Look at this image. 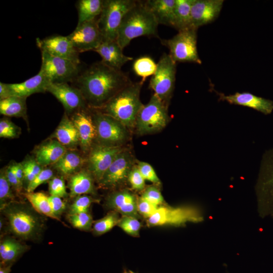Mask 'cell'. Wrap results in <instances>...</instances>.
<instances>
[{
    "mask_svg": "<svg viewBox=\"0 0 273 273\" xmlns=\"http://www.w3.org/2000/svg\"><path fill=\"white\" fill-rule=\"evenodd\" d=\"M131 82L126 73L101 61L81 70L72 83L81 91L87 105L101 108Z\"/></svg>",
    "mask_w": 273,
    "mask_h": 273,
    "instance_id": "6da1fadb",
    "label": "cell"
},
{
    "mask_svg": "<svg viewBox=\"0 0 273 273\" xmlns=\"http://www.w3.org/2000/svg\"><path fill=\"white\" fill-rule=\"evenodd\" d=\"M144 81L132 82L126 85L100 108L101 112L113 117L126 128L133 127L143 106L140 93Z\"/></svg>",
    "mask_w": 273,
    "mask_h": 273,
    "instance_id": "7a4b0ae2",
    "label": "cell"
},
{
    "mask_svg": "<svg viewBox=\"0 0 273 273\" xmlns=\"http://www.w3.org/2000/svg\"><path fill=\"white\" fill-rule=\"evenodd\" d=\"M158 23L144 2L137 1L124 16L116 40L122 49L134 38L142 36H158Z\"/></svg>",
    "mask_w": 273,
    "mask_h": 273,
    "instance_id": "3957f363",
    "label": "cell"
},
{
    "mask_svg": "<svg viewBox=\"0 0 273 273\" xmlns=\"http://www.w3.org/2000/svg\"><path fill=\"white\" fill-rule=\"evenodd\" d=\"M10 231L25 240H35L41 234L44 222L33 207L22 203L12 201L2 210Z\"/></svg>",
    "mask_w": 273,
    "mask_h": 273,
    "instance_id": "277c9868",
    "label": "cell"
},
{
    "mask_svg": "<svg viewBox=\"0 0 273 273\" xmlns=\"http://www.w3.org/2000/svg\"><path fill=\"white\" fill-rule=\"evenodd\" d=\"M255 191L259 215L273 218V148L262 155Z\"/></svg>",
    "mask_w": 273,
    "mask_h": 273,
    "instance_id": "5b68a950",
    "label": "cell"
},
{
    "mask_svg": "<svg viewBox=\"0 0 273 273\" xmlns=\"http://www.w3.org/2000/svg\"><path fill=\"white\" fill-rule=\"evenodd\" d=\"M167 106L153 94L137 115L135 124L137 132L145 135L156 133L164 129L169 120Z\"/></svg>",
    "mask_w": 273,
    "mask_h": 273,
    "instance_id": "8992f818",
    "label": "cell"
},
{
    "mask_svg": "<svg viewBox=\"0 0 273 273\" xmlns=\"http://www.w3.org/2000/svg\"><path fill=\"white\" fill-rule=\"evenodd\" d=\"M136 2L134 0H104L102 12L97 19L103 39L116 40L124 16Z\"/></svg>",
    "mask_w": 273,
    "mask_h": 273,
    "instance_id": "52a82bcc",
    "label": "cell"
},
{
    "mask_svg": "<svg viewBox=\"0 0 273 273\" xmlns=\"http://www.w3.org/2000/svg\"><path fill=\"white\" fill-rule=\"evenodd\" d=\"M197 29L190 27L178 31V33L170 39L162 41L168 48L169 55L175 63L202 64L197 47Z\"/></svg>",
    "mask_w": 273,
    "mask_h": 273,
    "instance_id": "ba28073f",
    "label": "cell"
},
{
    "mask_svg": "<svg viewBox=\"0 0 273 273\" xmlns=\"http://www.w3.org/2000/svg\"><path fill=\"white\" fill-rule=\"evenodd\" d=\"M176 72V63L169 54L163 53L157 63L155 73L152 76L149 87L166 105L174 90Z\"/></svg>",
    "mask_w": 273,
    "mask_h": 273,
    "instance_id": "9c48e42d",
    "label": "cell"
},
{
    "mask_svg": "<svg viewBox=\"0 0 273 273\" xmlns=\"http://www.w3.org/2000/svg\"><path fill=\"white\" fill-rule=\"evenodd\" d=\"M40 71L51 83L72 82L81 70L80 64L41 52Z\"/></svg>",
    "mask_w": 273,
    "mask_h": 273,
    "instance_id": "30bf717a",
    "label": "cell"
},
{
    "mask_svg": "<svg viewBox=\"0 0 273 273\" xmlns=\"http://www.w3.org/2000/svg\"><path fill=\"white\" fill-rule=\"evenodd\" d=\"M203 219L201 211L193 206H159L155 213L147 219V223L151 226H181L187 222H201Z\"/></svg>",
    "mask_w": 273,
    "mask_h": 273,
    "instance_id": "8fae6325",
    "label": "cell"
},
{
    "mask_svg": "<svg viewBox=\"0 0 273 273\" xmlns=\"http://www.w3.org/2000/svg\"><path fill=\"white\" fill-rule=\"evenodd\" d=\"M97 138L101 144L119 146L127 139L126 127L113 117L102 112L93 115Z\"/></svg>",
    "mask_w": 273,
    "mask_h": 273,
    "instance_id": "7c38bea8",
    "label": "cell"
},
{
    "mask_svg": "<svg viewBox=\"0 0 273 273\" xmlns=\"http://www.w3.org/2000/svg\"><path fill=\"white\" fill-rule=\"evenodd\" d=\"M97 19L77 25L75 29L67 35L79 53L94 51L103 41V37L99 28Z\"/></svg>",
    "mask_w": 273,
    "mask_h": 273,
    "instance_id": "4fadbf2b",
    "label": "cell"
},
{
    "mask_svg": "<svg viewBox=\"0 0 273 273\" xmlns=\"http://www.w3.org/2000/svg\"><path fill=\"white\" fill-rule=\"evenodd\" d=\"M123 150L119 146L100 144L90 151L87 160L88 168L93 177L99 181L117 155Z\"/></svg>",
    "mask_w": 273,
    "mask_h": 273,
    "instance_id": "5bb4252c",
    "label": "cell"
},
{
    "mask_svg": "<svg viewBox=\"0 0 273 273\" xmlns=\"http://www.w3.org/2000/svg\"><path fill=\"white\" fill-rule=\"evenodd\" d=\"M36 43L40 52L80 64L79 53L67 36L53 35L42 39L37 38Z\"/></svg>",
    "mask_w": 273,
    "mask_h": 273,
    "instance_id": "9a60e30c",
    "label": "cell"
},
{
    "mask_svg": "<svg viewBox=\"0 0 273 273\" xmlns=\"http://www.w3.org/2000/svg\"><path fill=\"white\" fill-rule=\"evenodd\" d=\"M133 160L128 151L123 150L106 171L99 184L103 187H116L128 178L133 167Z\"/></svg>",
    "mask_w": 273,
    "mask_h": 273,
    "instance_id": "2e32d148",
    "label": "cell"
},
{
    "mask_svg": "<svg viewBox=\"0 0 273 273\" xmlns=\"http://www.w3.org/2000/svg\"><path fill=\"white\" fill-rule=\"evenodd\" d=\"M47 92L52 94L63 106L68 113L85 109L86 102L81 91L68 83H51Z\"/></svg>",
    "mask_w": 273,
    "mask_h": 273,
    "instance_id": "e0dca14e",
    "label": "cell"
},
{
    "mask_svg": "<svg viewBox=\"0 0 273 273\" xmlns=\"http://www.w3.org/2000/svg\"><path fill=\"white\" fill-rule=\"evenodd\" d=\"M223 0H194L191 8V27H199L213 21L219 16Z\"/></svg>",
    "mask_w": 273,
    "mask_h": 273,
    "instance_id": "ac0fdd59",
    "label": "cell"
},
{
    "mask_svg": "<svg viewBox=\"0 0 273 273\" xmlns=\"http://www.w3.org/2000/svg\"><path fill=\"white\" fill-rule=\"evenodd\" d=\"M219 99L225 101L231 104L247 107L262 113L268 115L273 111V101L257 96L250 93L237 92L233 95H225L222 93H218Z\"/></svg>",
    "mask_w": 273,
    "mask_h": 273,
    "instance_id": "d6986e66",
    "label": "cell"
},
{
    "mask_svg": "<svg viewBox=\"0 0 273 273\" xmlns=\"http://www.w3.org/2000/svg\"><path fill=\"white\" fill-rule=\"evenodd\" d=\"M116 40L103 39L94 50L101 57V61L106 65L121 70L123 65L131 61L132 57L125 56Z\"/></svg>",
    "mask_w": 273,
    "mask_h": 273,
    "instance_id": "ffe728a7",
    "label": "cell"
},
{
    "mask_svg": "<svg viewBox=\"0 0 273 273\" xmlns=\"http://www.w3.org/2000/svg\"><path fill=\"white\" fill-rule=\"evenodd\" d=\"M71 119L77 129L82 149L84 151L88 150L97 137L96 128L93 118L83 109L74 112Z\"/></svg>",
    "mask_w": 273,
    "mask_h": 273,
    "instance_id": "44dd1931",
    "label": "cell"
},
{
    "mask_svg": "<svg viewBox=\"0 0 273 273\" xmlns=\"http://www.w3.org/2000/svg\"><path fill=\"white\" fill-rule=\"evenodd\" d=\"M51 84L46 76L40 71L26 80L17 83H8L10 96L27 98L32 94L47 92Z\"/></svg>",
    "mask_w": 273,
    "mask_h": 273,
    "instance_id": "7402d4cb",
    "label": "cell"
},
{
    "mask_svg": "<svg viewBox=\"0 0 273 273\" xmlns=\"http://www.w3.org/2000/svg\"><path fill=\"white\" fill-rule=\"evenodd\" d=\"M137 201L135 196L128 191L114 192L109 196L106 203L108 207L123 216L137 218Z\"/></svg>",
    "mask_w": 273,
    "mask_h": 273,
    "instance_id": "603a6c76",
    "label": "cell"
},
{
    "mask_svg": "<svg viewBox=\"0 0 273 273\" xmlns=\"http://www.w3.org/2000/svg\"><path fill=\"white\" fill-rule=\"evenodd\" d=\"M176 0H147L143 2L158 24L173 27Z\"/></svg>",
    "mask_w": 273,
    "mask_h": 273,
    "instance_id": "cb8c5ba5",
    "label": "cell"
},
{
    "mask_svg": "<svg viewBox=\"0 0 273 273\" xmlns=\"http://www.w3.org/2000/svg\"><path fill=\"white\" fill-rule=\"evenodd\" d=\"M67 151L66 147L56 140L40 146L35 151V160L41 166L55 164Z\"/></svg>",
    "mask_w": 273,
    "mask_h": 273,
    "instance_id": "d4e9b609",
    "label": "cell"
},
{
    "mask_svg": "<svg viewBox=\"0 0 273 273\" xmlns=\"http://www.w3.org/2000/svg\"><path fill=\"white\" fill-rule=\"evenodd\" d=\"M68 188L71 197L94 194L95 189L94 177L89 171L80 170L71 175L68 183Z\"/></svg>",
    "mask_w": 273,
    "mask_h": 273,
    "instance_id": "484cf974",
    "label": "cell"
},
{
    "mask_svg": "<svg viewBox=\"0 0 273 273\" xmlns=\"http://www.w3.org/2000/svg\"><path fill=\"white\" fill-rule=\"evenodd\" d=\"M52 137L65 147L75 146L79 143L77 129L66 114L64 115Z\"/></svg>",
    "mask_w": 273,
    "mask_h": 273,
    "instance_id": "4316f807",
    "label": "cell"
},
{
    "mask_svg": "<svg viewBox=\"0 0 273 273\" xmlns=\"http://www.w3.org/2000/svg\"><path fill=\"white\" fill-rule=\"evenodd\" d=\"M26 249V246L15 239H4L0 243L1 265H12V263L24 253Z\"/></svg>",
    "mask_w": 273,
    "mask_h": 273,
    "instance_id": "83f0119b",
    "label": "cell"
},
{
    "mask_svg": "<svg viewBox=\"0 0 273 273\" xmlns=\"http://www.w3.org/2000/svg\"><path fill=\"white\" fill-rule=\"evenodd\" d=\"M104 0H79L76 7L78 12L77 25L97 19L100 15Z\"/></svg>",
    "mask_w": 273,
    "mask_h": 273,
    "instance_id": "f1b7e54d",
    "label": "cell"
},
{
    "mask_svg": "<svg viewBox=\"0 0 273 273\" xmlns=\"http://www.w3.org/2000/svg\"><path fill=\"white\" fill-rule=\"evenodd\" d=\"M26 98L11 96L0 100V113L2 115L16 117H26Z\"/></svg>",
    "mask_w": 273,
    "mask_h": 273,
    "instance_id": "f546056e",
    "label": "cell"
},
{
    "mask_svg": "<svg viewBox=\"0 0 273 273\" xmlns=\"http://www.w3.org/2000/svg\"><path fill=\"white\" fill-rule=\"evenodd\" d=\"M83 159L76 152L67 151L54 164L55 168L64 175H72L82 166Z\"/></svg>",
    "mask_w": 273,
    "mask_h": 273,
    "instance_id": "4dcf8cb0",
    "label": "cell"
},
{
    "mask_svg": "<svg viewBox=\"0 0 273 273\" xmlns=\"http://www.w3.org/2000/svg\"><path fill=\"white\" fill-rule=\"evenodd\" d=\"M194 0H176L173 27L178 31L191 27V8Z\"/></svg>",
    "mask_w": 273,
    "mask_h": 273,
    "instance_id": "1f68e13d",
    "label": "cell"
},
{
    "mask_svg": "<svg viewBox=\"0 0 273 273\" xmlns=\"http://www.w3.org/2000/svg\"><path fill=\"white\" fill-rule=\"evenodd\" d=\"M25 196L32 207L38 213L60 221L53 214L49 200V197L42 192H26Z\"/></svg>",
    "mask_w": 273,
    "mask_h": 273,
    "instance_id": "d6a6232c",
    "label": "cell"
},
{
    "mask_svg": "<svg viewBox=\"0 0 273 273\" xmlns=\"http://www.w3.org/2000/svg\"><path fill=\"white\" fill-rule=\"evenodd\" d=\"M157 63L149 57L145 56L135 60L133 64V70L138 76L145 81L146 78L152 76L155 72Z\"/></svg>",
    "mask_w": 273,
    "mask_h": 273,
    "instance_id": "836d02e7",
    "label": "cell"
},
{
    "mask_svg": "<svg viewBox=\"0 0 273 273\" xmlns=\"http://www.w3.org/2000/svg\"><path fill=\"white\" fill-rule=\"evenodd\" d=\"M119 219L117 212L111 211L102 218L94 222L93 232L98 235L104 234L117 225Z\"/></svg>",
    "mask_w": 273,
    "mask_h": 273,
    "instance_id": "e575fe53",
    "label": "cell"
},
{
    "mask_svg": "<svg viewBox=\"0 0 273 273\" xmlns=\"http://www.w3.org/2000/svg\"><path fill=\"white\" fill-rule=\"evenodd\" d=\"M5 173L1 169L0 173V207L2 210L7 204L13 201L14 195Z\"/></svg>",
    "mask_w": 273,
    "mask_h": 273,
    "instance_id": "d590c367",
    "label": "cell"
},
{
    "mask_svg": "<svg viewBox=\"0 0 273 273\" xmlns=\"http://www.w3.org/2000/svg\"><path fill=\"white\" fill-rule=\"evenodd\" d=\"M67 218L75 228L82 231H89L93 224V218L88 212L69 214Z\"/></svg>",
    "mask_w": 273,
    "mask_h": 273,
    "instance_id": "8d00e7d4",
    "label": "cell"
},
{
    "mask_svg": "<svg viewBox=\"0 0 273 273\" xmlns=\"http://www.w3.org/2000/svg\"><path fill=\"white\" fill-rule=\"evenodd\" d=\"M117 225L126 233L131 236L138 237L139 236L141 224L136 217L123 216L119 219Z\"/></svg>",
    "mask_w": 273,
    "mask_h": 273,
    "instance_id": "74e56055",
    "label": "cell"
},
{
    "mask_svg": "<svg viewBox=\"0 0 273 273\" xmlns=\"http://www.w3.org/2000/svg\"><path fill=\"white\" fill-rule=\"evenodd\" d=\"M24 169V184L28 185L34 179L37 175L43 169L36 160L30 159L24 162L23 163Z\"/></svg>",
    "mask_w": 273,
    "mask_h": 273,
    "instance_id": "f35d334b",
    "label": "cell"
},
{
    "mask_svg": "<svg viewBox=\"0 0 273 273\" xmlns=\"http://www.w3.org/2000/svg\"><path fill=\"white\" fill-rule=\"evenodd\" d=\"M95 200L90 196L82 195L76 197L70 206L69 214L88 212L89 208Z\"/></svg>",
    "mask_w": 273,
    "mask_h": 273,
    "instance_id": "ab89813d",
    "label": "cell"
},
{
    "mask_svg": "<svg viewBox=\"0 0 273 273\" xmlns=\"http://www.w3.org/2000/svg\"><path fill=\"white\" fill-rule=\"evenodd\" d=\"M49 191L51 196L60 198L68 196L65 181L61 177H54L49 181Z\"/></svg>",
    "mask_w": 273,
    "mask_h": 273,
    "instance_id": "60d3db41",
    "label": "cell"
},
{
    "mask_svg": "<svg viewBox=\"0 0 273 273\" xmlns=\"http://www.w3.org/2000/svg\"><path fill=\"white\" fill-rule=\"evenodd\" d=\"M19 128L11 121L7 119H1L0 121V137L4 138H15L19 135Z\"/></svg>",
    "mask_w": 273,
    "mask_h": 273,
    "instance_id": "b9f144b4",
    "label": "cell"
},
{
    "mask_svg": "<svg viewBox=\"0 0 273 273\" xmlns=\"http://www.w3.org/2000/svg\"><path fill=\"white\" fill-rule=\"evenodd\" d=\"M53 171L50 168L43 169L26 188L28 193L33 192L40 185L49 181L53 177Z\"/></svg>",
    "mask_w": 273,
    "mask_h": 273,
    "instance_id": "7bdbcfd3",
    "label": "cell"
},
{
    "mask_svg": "<svg viewBox=\"0 0 273 273\" xmlns=\"http://www.w3.org/2000/svg\"><path fill=\"white\" fill-rule=\"evenodd\" d=\"M131 188L137 191L143 190L145 186V179L141 173L137 166H133L127 178Z\"/></svg>",
    "mask_w": 273,
    "mask_h": 273,
    "instance_id": "ee69618b",
    "label": "cell"
},
{
    "mask_svg": "<svg viewBox=\"0 0 273 273\" xmlns=\"http://www.w3.org/2000/svg\"><path fill=\"white\" fill-rule=\"evenodd\" d=\"M138 167L145 180H148L155 184H160V180L153 167L148 163L139 161Z\"/></svg>",
    "mask_w": 273,
    "mask_h": 273,
    "instance_id": "f6af8a7d",
    "label": "cell"
},
{
    "mask_svg": "<svg viewBox=\"0 0 273 273\" xmlns=\"http://www.w3.org/2000/svg\"><path fill=\"white\" fill-rule=\"evenodd\" d=\"M142 197L158 207L164 202V199L160 191L155 186L148 187L145 190Z\"/></svg>",
    "mask_w": 273,
    "mask_h": 273,
    "instance_id": "bcb514c9",
    "label": "cell"
},
{
    "mask_svg": "<svg viewBox=\"0 0 273 273\" xmlns=\"http://www.w3.org/2000/svg\"><path fill=\"white\" fill-rule=\"evenodd\" d=\"M158 207L152 204L142 196L138 199V212L147 219L155 213Z\"/></svg>",
    "mask_w": 273,
    "mask_h": 273,
    "instance_id": "7dc6e473",
    "label": "cell"
},
{
    "mask_svg": "<svg viewBox=\"0 0 273 273\" xmlns=\"http://www.w3.org/2000/svg\"><path fill=\"white\" fill-rule=\"evenodd\" d=\"M49 200L53 214L60 220V216L66 209L65 203L61 198L54 196H49Z\"/></svg>",
    "mask_w": 273,
    "mask_h": 273,
    "instance_id": "c3c4849f",
    "label": "cell"
},
{
    "mask_svg": "<svg viewBox=\"0 0 273 273\" xmlns=\"http://www.w3.org/2000/svg\"><path fill=\"white\" fill-rule=\"evenodd\" d=\"M5 173L12 188L17 192L20 193L22 190L23 186L20 184L16 177L11 164L5 169Z\"/></svg>",
    "mask_w": 273,
    "mask_h": 273,
    "instance_id": "681fc988",
    "label": "cell"
},
{
    "mask_svg": "<svg viewBox=\"0 0 273 273\" xmlns=\"http://www.w3.org/2000/svg\"><path fill=\"white\" fill-rule=\"evenodd\" d=\"M13 171L19 183L23 186L24 184V169L22 163H14L11 164Z\"/></svg>",
    "mask_w": 273,
    "mask_h": 273,
    "instance_id": "f907efd6",
    "label": "cell"
},
{
    "mask_svg": "<svg viewBox=\"0 0 273 273\" xmlns=\"http://www.w3.org/2000/svg\"><path fill=\"white\" fill-rule=\"evenodd\" d=\"M10 96L8 83L0 82V100L4 99Z\"/></svg>",
    "mask_w": 273,
    "mask_h": 273,
    "instance_id": "816d5d0a",
    "label": "cell"
},
{
    "mask_svg": "<svg viewBox=\"0 0 273 273\" xmlns=\"http://www.w3.org/2000/svg\"><path fill=\"white\" fill-rule=\"evenodd\" d=\"M11 265H1L0 273H9L11 271Z\"/></svg>",
    "mask_w": 273,
    "mask_h": 273,
    "instance_id": "f5cc1de1",
    "label": "cell"
},
{
    "mask_svg": "<svg viewBox=\"0 0 273 273\" xmlns=\"http://www.w3.org/2000/svg\"><path fill=\"white\" fill-rule=\"evenodd\" d=\"M123 273H135L131 270H125Z\"/></svg>",
    "mask_w": 273,
    "mask_h": 273,
    "instance_id": "db71d44e",
    "label": "cell"
}]
</instances>
